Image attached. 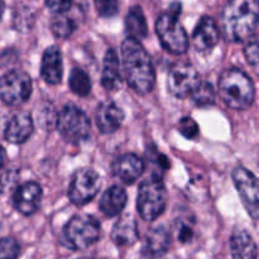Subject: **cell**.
Segmentation results:
<instances>
[{
	"instance_id": "ac0fdd59",
	"label": "cell",
	"mask_w": 259,
	"mask_h": 259,
	"mask_svg": "<svg viewBox=\"0 0 259 259\" xmlns=\"http://www.w3.org/2000/svg\"><path fill=\"white\" fill-rule=\"evenodd\" d=\"M33 120L28 114L19 113L10 118L4 131V138L9 143L22 144L28 141L33 133Z\"/></svg>"
},
{
	"instance_id": "7402d4cb",
	"label": "cell",
	"mask_w": 259,
	"mask_h": 259,
	"mask_svg": "<svg viewBox=\"0 0 259 259\" xmlns=\"http://www.w3.org/2000/svg\"><path fill=\"white\" fill-rule=\"evenodd\" d=\"M230 252L234 258L255 259L258 257L257 244L249 233L240 230L230 238Z\"/></svg>"
},
{
	"instance_id": "d6a6232c",
	"label": "cell",
	"mask_w": 259,
	"mask_h": 259,
	"mask_svg": "<svg viewBox=\"0 0 259 259\" xmlns=\"http://www.w3.org/2000/svg\"><path fill=\"white\" fill-rule=\"evenodd\" d=\"M5 161H7V153H5L4 148L0 146V168L5 164Z\"/></svg>"
},
{
	"instance_id": "3957f363",
	"label": "cell",
	"mask_w": 259,
	"mask_h": 259,
	"mask_svg": "<svg viewBox=\"0 0 259 259\" xmlns=\"http://www.w3.org/2000/svg\"><path fill=\"white\" fill-rule=\"evenodd\" d=\"M219 95L227 106L237 110H244L254 101V83L244 71L239 68H229L219 77Z\"/></svg>"
},
{
	"instance_id": "836d02e7",
	"label": "cell",
	"mask_w": 259,
	"mask_h": 259,
	"mask_svg": "<svg viewBox=\"0 0 259 259\" xmlns=\"http://www.w3.org/2000/svg\"><path fill=\"white\" fill-rule=\"evenodd\" d=\"M4 10H5V4L3 0H0V22H2V18L3 14H4Z\"/></svg>"
},
{
	"instance_id": "484cf974",
	"label": "cell",
	"mask_w": 259,
	"mask_h": 259,
	"mask_svg": "<svg viewBox=\"0 0 259 259\" xmlns=\"http://www.w3.org/2000/svg\"><path fill=\"white\" fill-rule=\"evenodd\" d=\"M76 29L75 20L65 13L56 14L51 22V30L57 38H68Z\"/></svg>"
},
{
	"instance_id": "9c48e42d",
	"label": "cell",
	"mask_w": 259,
	"mask_h": 259,
	"mask_svg": "<svg viewBox=\"0 0 259 259\" xmlns=\"http://www.w3.org/2000/svg\"><path fill=\"white\" fill-rule=\"evenodd\" d=\"M100 186L101 181L98 172L91 168H81L73 175L68 189V197L72 204L82 206L98 195Z\"/></svg>"
},
{
	"instance_id": "5bb4252c",
	"label": "cell",
	"mask_w": 259,
	"mask_h": 259,
	"mask_svg": "<svg viewBox=\"0 0 259 259\" xmlns=\"http://www.w3.org/2000/svg\"><path fill=\"white\" fill-rule=\"evenodd\" d=\"M220 38L219 28L211 17H202L192 34V43L199 52H207L218 45Z\"/></svg>"
},
{
	"instance_id": "4316f807",
	"label": "cell",
	"mask_w": 259,
	"mask_h": 259,
	"mask_svg": "<svg viewBox=\"0 0 259 259\" xmlns=\"http://www.w3.org/2000/svg\"><path fill=\"white\" fill-rule=\"evenodd\" d=\"M175 235L181 243L191 242L194 238V227L189 220H177L175 225Z\"/></svg>"
},
{
	"instance_id": "7a4b0ae2",
	"label": "cell",
	"mask_w": 259,
	"mask_h": 259,
	"mask_svg": "<svg viewBox=\"0 0 259 259\" xmlns=\"http://www.w3.org/2000/svg\"><path fill=\"white\" fill-rule=\"evenodd\" d=\"M258 0H229L222 13V29L227 40L244 42L257 34Z\"/></svg>"
},
{
	"instance_id": "6da1fadb",
	"label": "cell",
	"mask_w": 259,
	"mask_h": 259,
	"mask_svg": "<svg viewBox=\"0 0 259 259\" xmlns=\"http://www.w3.org/2000/svg\"><path fill=\"white\" fill-rule=\"evenodd\" d=\"M121 57L128 85L141 95L151 93L156 85V72L151 57L138 39L128 37L121 45Z\"/></svg>"
},
{
	"instance_id": "5b68a950",
	"label": "cell",
	"mask_w": 259,
	"mask_h": 259,
	"mask_svg": "<svg viewBox=\"0 0 259 259\" xmlns=\"http://www.w3.org/2000/svg\"><path fill=\"white\" fill-rule=\"evenodd\" d=\"M167 190L163 180L152 175L141 184L137 196V207L142 219L153 222L158 219L167 206Z\"/></svg>"
},
{
	"instance_id": "d4e9b609",
	"label": "cell",
	"mask_w": 259,
	"mask_h": 259,
	"mask_svg": "<svg viewBox=\"0 0 259 259\" xmlns=\"http://www.w3.org/2000/svg\"><path fill=\"white\" fill-rule=\"evenodd\" d=\"M68 83H70V89L72 90V93L81 98H86L91 91L90 77L80 67H75L71 71Z\"/></svg>"
},
{
	"instance_id": "8992f818",
	"label": "cell",
	"mask_w": 259,
	"mask_h": 259,
	"mask_svg": "<svg viewBox=\"0 0 259 259\" xmlns=\"http://www.w3.org/2000/svg\"><path fill=\"white\" fill-rule=\"evenodd\" d=\"M100 238V225L89 215H76L65 225L61 242L70 250L88 249Z\"/></svg>"
},
{
	"instance_id": "e0dca14e",
	"label": "cell",
	"mask_w": 259,
	"mask_h": 259,
	"mask_svg": "<svg viewBox=\"0 0 259 259\" xmlns=\"http://www.w3.org/2000/svg\"><path fill=\"white\" fill-rule=\"evenodd\" d=\"M171 239L169 233L163 225L152 228L144 238L143 247H142V255L149 258L162 257L168 250Z\"/></svg>"
},
{
	"instance_id": "2e32d148",
	"label": "cell",
	"mask_w": 259,
	"mask_h": 259,
	"mask_svg": "<svg viewBox=\"0 0 259 259\" xmlns=\"http://www.w3.org/2000/svg\"><path fill=\"white\" fill-rule=\"evenodd\" d=\"M40 75H42L45 82L52 86L58 85L62 80V55H61L60 48H57L56 46H51L43 52Z\"/></svg>"
},
{
	"instance_id": "f546056e",
	"label": "cell",
	"mask_w": 259,
	"mask_h": 259,
	"mask_svg": "<svg viewBox=\"0 0 259 259\" xmlns=\"http://www.w3.org/2000/svg\"><path fill=\"white\" fill-rule=\"evenodd\" d=\"M247 40H248V43L245 45V47H244L245 58H247L248 63H249L253 68H257L258 67V60H259L257 34L252 35V37L248 38Z\"/></svg>"
},
{
	"instance_id": "9a60e30c",
	"label": "cell",
	"mask_w": 259,
	"mask_h": 259,
	"mask_svg": "<svg viewBox=\"0 0 259 259\" xmlns=\"http://www.w3.org/2000/svg\"><path fill=\"white\" fill-rule=\"evenodd\" d=\"M124 118V111L111 100H104L96 110V124L104 134H111L118 131Z\"/></svg>"
},
{
	"instance_id": "277c9868",
	"label": "cell",
	"mask_w": 259,
	"mask_h": 259,
	"mask_svg": "<svg viewBox=\"0 0 259 259\" xmlns=\"http://www.w3.org/2000/svg\"><path fill=\"white\" fill-rule=\"evenodd\" d=\"M180 10L181 4L174 3L171 10L162 14L156 23V32L162 47L172 55H184L189 50L187 33L177 19Z\"/></svg>"
},
{
	"instance_id": "f1b7e54d",
	"label": "cell",
	"mask_w": 259,
	"mask_h": 259,
	"mask_svg": "<svg viewBox=\"0 0 259 259\" xmlns=\"http://www.w3.org/2000/svg\"><path fill=\"white\" fill-rule=\"evenodd\" d=\"M20 253V247L18 242L13 238H3L0 239V258H17Z\"/></svg>"
},
{
	"instance_id": "d6986e66",
	"label": "cell",
	"mask_w": 259,
	"mask_h": 259,
	"mask_svg": "<svg viewBox=\"0 0 259 259\" xmlns=\"http://www.w3.org/2000/svg\"><path fill=\"white\" fill-rule=\"evenodd\" d=\"M138 224L132 215L125 214L118 219L111 230V239L119 247H129L138 240Z\"/></svg>"
},
{
	"instance_id": "30bf717a",
	"label": "cell",
	"mask_w": 259,
	"mask_h": 259,
	"mask_svg": "<svg viewBox=\"0 0 259 259\" xmlns=\"http://www.w3.org/2000/svg\"><path fill=\"white\" fill-rule=\"evenodd\" d=\"M233 181L240 195L243 204L254 220L259 215V194L257 177L244 167H235L233 171Z\"/></svg>"
},
{
	"instance_id": "ffe728a7",
	"label": "cell",
	"mask_w": 259,
	"mask_h": 259,
	"mask_svg": "<svg viewBox=\"0 0 259 259\" xmlns=\"http://www.w3.org/2000/svg\"><path fill=\"white\" fill-rule=\"evenodd\" d=\"M123 78L120 73V61L114 50H108L104 57L101 85L109 91H115L121 88Z\"/></svg>"
},
{
	"instance_id": "7c38bea8",
	"label": "cell",
	"mask_w": 259,
	"mask_h": 259,
	"mask_svg": "<svg viewBox=\"0 0 259 259\" xmlns=\"http://www.w3.org/2000/svg\"><path fill=\"white\" fill-rule=\"evenodd\" d=\"M42 201V189L37 182H25L18 187L13 196L15 210L24 217H30L39 209Z\"/></svg>"
},
{
	"instance_id": "4fadbf2b",
	"label": "cell",
	"mask_w": 259,
	"mask_h": 259,
	"mask_svg": "<svg viewBox=\"0 0 259 259\" xmlns=\"http://www.w3.org/2000/svg\"><path fill=\"white\" fill-rule=\"evenodd\" d=\"M146 169L144 161L134 153H126L118 157L113 163V172L121 182L132 185L143 175Z\"/></svg>"
},
{
	"instance_id": "44dd1931",
	"label": "cell",
	"mask_w": 259,
	"mask_h": 259,
	"mask_svg": "<svg viewBox=\"0 0 259 259\" xmlns=\"http://www.w3.org/2000/svg\"><path fill=\"white\" fill-rule=\"evenodd\" d=\"M128 196L125 190L120 186H111L110 189L104 192L100 200V210L104 215L109 218H114L120 214L125 207Z\"/></svg>"
},
{
	"instance_id": "603a6c76",
	"label": "cell",
	"mask_w": 259,
	"mask_h": 259,
	"mask_svg": "<svg viewBox=\"0 0 259 259\" xmlns=\"http://www.w3.org/2000/svg\"><path fill=\"white\" fill-rule=\"evenodd\" d=\"M125 30L128 35L134 39H143L148 34V25L146 17L139 5L131 8L125 18Z\"/></svg>"
},
{
	"instance_id": "ba28073f",
	"label": "cell",
	"mask_w": 259,
	"mask_h": 259,
	"mask_svg": "<svg viewBox=\"0 0 259 259\" xmlns=\"http://www.w3.org/2000/svg\"><path fill=\"white\" fill-rule=\"evenodd\" d=\"M32 95V80L24 71L12 70L0 77V99L9 106H20Z\"/></svg>"
},
{
	"instance_id": "83f0119b",
	"label": "cell",
	"mask_w": 259,
	"mask_h": 259,
	"mask_svg": "<svg viewBox=\"0 0 259 259\" xmlns=\"http://www.w3.org/2000/svg\"><path fill=\"white\" fill-rule=\"evenodd\" d=\"M96 12L103 18L115 17L119 12L118 0H94Z\"/></svg>"
},
{
	"instance_id": "cb8c5ba5",
	"label": "cell",
	"mask_w": 259,
	"mask_h": 259,
	"mask_svg": "<svg viewBox=\"0 0 259 259\" xmlns=\"http://www.w3.org/2000/svg\"><path fill=\"white\" fill-rule=\"evenodd\" d=\"M190 95H191V99L195 105L200 106V108L212 105L215 103V99H217L214 88L207 81H199Z\"/></svg>"
},
{
	"instance_id": "1f68e13d",
	"label": "cell",
	"mask_w": 259,
	"mask_h": 259,
	"mask_svg": "<svg viewBox=\"0 0 259 259\" xmlns=\"http://www.w3.org/2000/svg\"><path fill=\"white\" fill-rule=\"evenodd\" d=\"M73 0H45L46 7L55 14L66 13L72 7Z\"/></svg>"
},
{
	"instance_id": "8fae6325",
	"label": "cell",
	"mask_w": 259,
	"mask_h": 259,
	"mask_svg": "<svg viewBox=\"0 0 259 259\" xmlns=\"http://www.w3.org/2000/svg\"><path fill=\"white\" fill-rule=\"evenodd\" d=\"M199 73L187 63H176L172 66L167 75V89L175 98L185 99L191 94L199 82Z\"/></svg>"
},
{
	"instance_id": "4dcf8cb0",
	"label": "cell",
	"mask_w": 259,
	"mask_h": 259,
	"mask_svg": "<svg viewBox=\"0 0 259 259\" xmlns=\"http://www.w3.org/2000/svg\"><path fill=\"white\" fill-rule=\"evenodd\" d=\"M179 131L180 133L184 137L189 139L196 138L197 134H199V125H197L196 121L194 120L190 116H185L180 120L179 123Z\"/></svg>"
},
{
	"instance_id": "52a82bcc",
	"label": "cell",
	"mask_w": 259,
	"mask_h": 259,
	"mask_svg": "<svg viewBox=\"0 0 259 259\" xmlns=\"http://www.w3.org/2000/svg\"><path fill=\"white\" fill-rule=\"evenodd\" d=\"M56 124L62 138L68 143H81L90 137V120L88 115L75 105L63 106L56 119Z\"/></svg>"
}]
</instances>
